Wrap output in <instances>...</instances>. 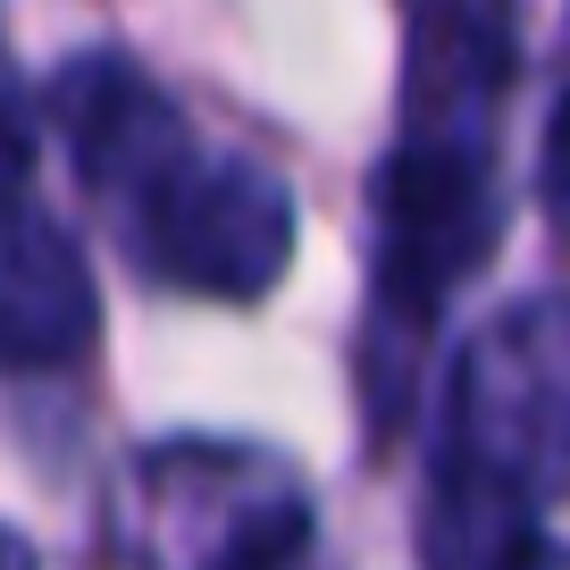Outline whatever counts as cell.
Returning a JSON list of instances; mask_svg holds the SVG:
<instances>
[{
    "label": "cell",
    "instance_id": "cell-7",
    "mask_svg": "<svg viewBox=\"0 0 570 570\" xmlns=\"http://www.w3.org/2000/svg\"><path fill=\"white\" fill-rule=\"evenodd\" d=\"M0 570H35V546H26V537H9V529H0Z\"/></svg>",
    "mask_w": 570,
    "mask_h": 570
},
{
    "label": "cell",
    "instance_id": "cell-5",
    "mask_svg": "<svg viewBox=\"0 0 570 570\" xmlns=\"http://www.w3.org/2000/svg\"><path fill=\"white\" fill-rule=\"evenodd\" d=\"M546 218L570 235V85H562V101H553V118H546Z\"/></svg>",
    "mask_w": 570,
    "mask_h": 570
},
{
    "label": "cell",
    "instance_id": "cell-3",
    "mask_svg": "<svg viewBox=\"0 0 570 570\" xmlns=\"http://www.w3.org/2000/svg\"><path fill=\"white\" fill-rule=\"evenodd\" d=\"M92 277L85 252L35 210H0V361L9 370H59L92 344Z\"/></svg>",
    "mask_w": 570,
    "mask_h": 570
},
{
    "label": "cell",
    "instance_id": "cell-1",
    "mask_svg": "<svg viewBox=\"0 0 570 570\" xmlns=\"http://www.w3.org/2000/svg\"><path fill=\"white\" fill-rule=\"evenodd\" d=\"M151 268H168L194 294H261L294 252V202L252 160H202L194 142L168 151L126 194Z\"/></svg>",
    "mask_w": 570,
    "mask_h": 570
},
{
    "label": "cell",
    "instance_id": "cell-6",
    "mask_svg": "<svg viewBox=\"0 0 570 570\" xmlns=\"http://www.w3.org/2000/svg\"><path fill=\"white\" fill-rule=\"evenodd\" d=\"M26 168H35V135H26V126L9 118V109H0V210H18Z\"/></svg>",
    "mask_w": 570,
    "mask_h": 570
},
{
    "label": "cell",
    "instance_id": "cell-4",
    "mask_svg": "<svg viewBox=\"0 0 570 570\" xmlns=\"http://www.w3.org/2000/svg\"><path fill=\"white\" fill-rule=\"evenodd\" d=\"M428 92L436 101H503V76H512V18L503 0H453L428 18Z\"/></svg>",
    "mask_w": 570,
    "mask_h": 570
},
{
    "label": "cell",
    "instance_id": "cell-2",
    "mask_svg": "<svg viewBox=\"0 0 570 570\" xmlns=\"http://www.w3.org/2000/svg\"><path fill=\"white\" fill-rule=\"evenodd\" d=\"M503 210L487 194V168L470 142H403L377 177V311L428 320L453 285L487 261Z\"/></svg>",
    "mask_w": 570,
    "mask_h": 570
}]
</instances>
